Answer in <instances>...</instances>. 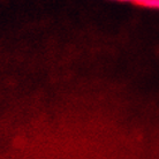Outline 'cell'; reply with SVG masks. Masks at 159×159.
I'll return each mask as SVG.
<instances>
[{"label":"cell","instance_id":"obj_2","mask_svg":"<svg viewBox=\"0 0 159 159\" xmlns=\"http://www.w3.org/2000/svg\"><path fill=\"white\" fill-rule=\"evenodd\" d=\"M121 1H130V0H121Z\"/></svg>","mask_w":159,"mask_h":159},{"label":"cell","instance_id":"obj_1","mask_svg":"<svg viewBox=\"0 0 159 159\" xmlns=\"http://www.w3.org/2000/svg\"><path fill=\"white\" fill-rule=\"evenodd\" d=\"M139 4L145 5L149 7H157L159 8V0H135Z\"/></svg>","mask_w":159,"mask_h":159}]
</instances>
